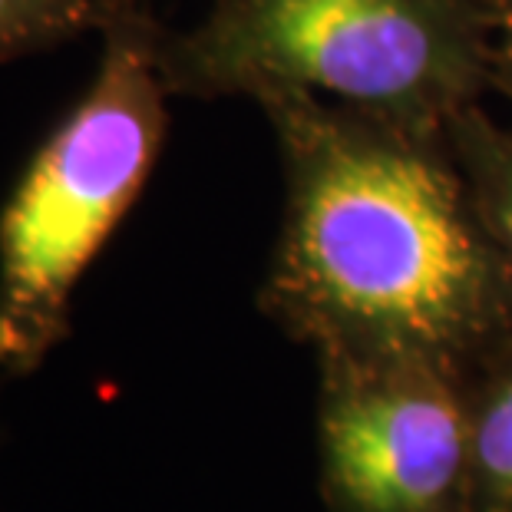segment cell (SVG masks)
<instances>
[{
  "instance_id": "8",
  "label": "cell",
  "mask_w": 512,
  "mask_h": 512,
  "mask_svg": "<svg viewBox=\"0 0 512 512\" xmlns=\"http://www.w3.org/2000/svg\"><path fill=\"white\" fill-rule=\"evenodd\" d=\"M489 37V86L512 110V0H476Z\"/></svg>"
},
{
  "instance_id": "6",
  "label": "cell",
  "mask_w": 512,
  "mask_h": 512,
  "mask_svg": "<svg viewBox=\"0 0 512 512\" xmlns=\"http://www.w3.org/2000/svg\"><path fill=\"white\" fill-rule=\"evenodd\" d=\"M446 143L470 185L473 205L512 271V119L476 103L446 123Z\"/></svg>"
},
{
  "instance_id": "7",
  "label": "cell",
  "mask_w": 512,
  "mask_h": 512,
  "mask_svg": "<svg viewBox=\"0 0 512 512\" xmlns=\"http://www.w3.org/2000/svg\"><path fill=\"white\" fill-rule=\"evenodd\" d=\"M106 0H0V60L50 50L100 30Z\"/></svg>"
},
{
  "instance_id": "4",
  "label": "cell",
  "mask_w": 512,
  "mask_h": 512,
  "mask_svg": "<svg viewBox=\"0 0 512 512\" xmlns=\"http://www.w3.org/2000/svg\"><path fill=\"white\" fill-rule=\"evenodd\" d=\"M318 361L328 512H473L466 380L410 357Z\"/></svg>"
},
{
  "instance_id": "5",
  "label": "cell",
  "mask_w": 512,
  "mask_h": 512,
  "mask_svg": "<svg viewBox=\"0 0 512 512\" xmlns=\"http://www.w3.org/2000/svg\"><path fill=\"white\" fill-rule=\"evenodd\" d=\"M466 380L473 512H512V334Z\"/></svg>"
},
{
  "instance_id": "3",
  "label": "cell",
  "mask_w": 512,
  "mask_h": 512,
  "mask_svg": "<svg viewBox=\"0 0 512 512\" xmlns=\"http://www.w3.org/2000/svg\"><path fill=\"white\" fill-rule=\"evenodd\" d=\"M100 67L43 139L0 212V370L34 374L70 331L83 271L133 209L169 129L159 20L146 0H106Z\"/></svg>"
},
{
  "instance_id": "1",
  "label": "cell",
  "mask_w": 512,
  "mask_h": 512,
  "mask_svg": "<svg viewBox=\"0 0 512 512\" xmlns=\"http://www.w3.org/2000/svg\"><path fill=\"white\" fill-rule=\"evenodd\" d=\"M281 222L261 314L314 357H410L466 377L512 334V271L443 136L291 90L255 103Z\"/></svg>"
},
{
  "instance_id": "2",
  "label": "cell",
  "mask_w": 512,
  "mask_h": 512,
  "mask_svg": "<svg viewBox=\"0 0 512 512\" xmlns=\"http://www.w3.org/2000/svg\"><path fill=\"white\" fill-rule=\"evenodd\" d=\"M156 57L172 96L304 90L430 136L493 96L476 0H209Z\"/></svg>"
}]
</instances>
